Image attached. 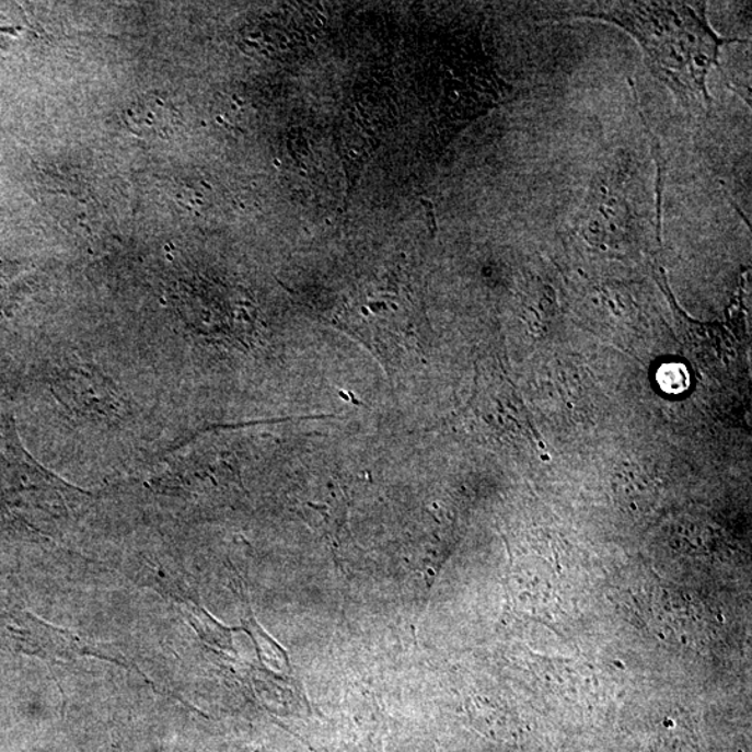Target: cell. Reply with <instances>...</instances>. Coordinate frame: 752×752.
<instances>
[{
	"mask_svg": "<svg viewBox=\"0 0 752 752\" xmlns=\"http://www.w3.org/2000/svg\"><path fill=\"white\" fill-rule=\"evenodd\" d=\"M687 373L682 366H668L661 372V383L670 393H680L687 387Z\"/></svg>",
	"mask_w": 752,
	"mask_h": 752,
	"instance_id": "7a4b0ae2",
	"label": "cell"
},
{
	"mask_svg": "<svg viewBox=\"0 0 752 752\" xmlns=\"http://www.w3.org/2000/svg\"><path fill=\"white\" fill-rule=\"evenodd\" d=\"M690 2H592L562 10L551 19H590L627 31L641 46L652 74L676 92L685 105L710 107L707 80L719 65L722 46L744 43L715 33L705 4Z\"/></svg>",
	"mask_w": 752,
	"mask_h": 752,
	"instance_id": "6da1fadb",
	"label": "cell"
}]
</instances>
